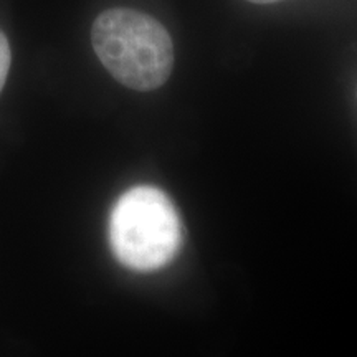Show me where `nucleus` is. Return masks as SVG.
<instances>
[{"mask_svg":"<svg viewBox=\"0 0 357 357\" xmlns=\"http://www.w3.org/2000/svg\"><path fill=\"white\" fill-rule=\"evenodd\" d=\"M95 53L109 75L126 88L153 91L172 73V38L154 17L132 8H109L91 29Z\"/></svg>","mask_w":357,"mask_h":357,"instance_id":"nucleus-1","label":"nucleus"},{"mask_svg":"<svg viewBox=\"0 0 357 357\" xmlns=\"http://www.w3.org/2000/svg\"><path fill=\"white\" fill-rule=\"evenodd\" d=\"M248 2H253V3H273V2H280V0H248Z\"/></svg>","mask_w":357,"mask_h":357,"instance_id":"nucleus-4","label":"nucleus"},{"mask_svg":"<svg viewBox=\"0 0 357 357\" xmlns=\"http://www.w3.org/2000/svg\"><path fill=\"white\" fill-rule=\"evenodd\" d=\"M10 61H12L10 45H8L6 33L0 30V93H2L3 84L7 82L8 70H10Z\"/></svg>","mask_w":357,"mask_h":357,"instance_id":"nucleus-3","label":"nucleus"},{"mask_svg":"<svg viewBox=\"0 0 357 357\" xmlns=\"http://www.w3.org/2000/svg\"><path fill=\"white\" fill-rule=\"evenodd\" d=\"M109 245L129 270L146 273L166 266L182 245V223L172 200L151 185L124 192L109 215Z\"/></svg>","mask_w":357,"mask_h":357,"instance_id":"nucleus-2","label":"nucleus"}]
</instances>
